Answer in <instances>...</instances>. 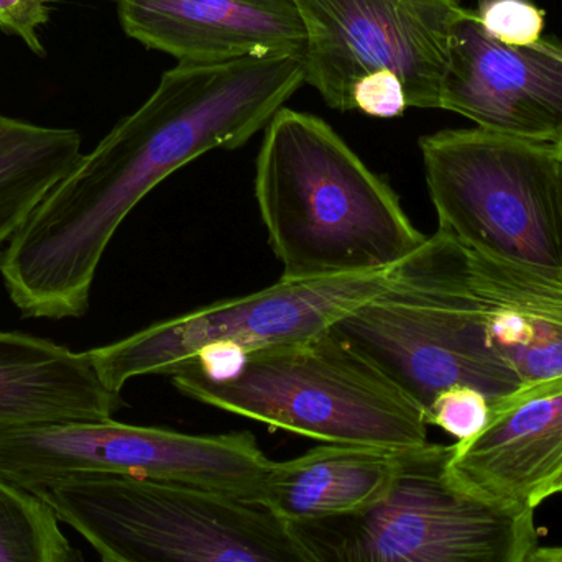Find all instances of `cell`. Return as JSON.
Segmentation results:
<instances>
[{"label": "cell", "instance_id": "6da1fadb", "mask_svg": "<svg viewBox=\"0 0 562 562\" xmlns=\"http://www.w3.org/2000/svg\"><path fill=\"white\" fill-rule=\"evenodd\" d=\"M304 85V56L178 63L53 188L0 252L26 317L88 313L102 256L131 211L184 165L246 145Z\"/></svg>", "mask_w": 562, "mask_h": 562}, {"label": "cell", "instance_id": "7a4b0ae2", "mask_svg": "<svg viewBox=\"0 0 562 562\" xmlns=\"http://www.w3.org/2000/svg\"><path fill=\"white\" fill-rule=\"evenodd\" d=\"M366 310L468 367L491 402L562 373V272L436 231Z\"/></svg>", "mask_w": 562, "mask_h": 562}, {"label": "cell", "instance_id": "3957f363", "mask_svg": "<svg viewBox=\"0 0 562 562\" xmlns=\"http://www.w3.org/2000/svg\"><path fill=\"white\" fill-rule=\"evenodd\" d=\"M256 198L281 280L389 272L428 239L327 122L293 109L266 127Z\"/></svg>", "mask_w": 562, "mask_h": 562}, {"label": "cell", "instance_id": "277c9868", "mask_svg": "<svg viewBox=\"0 0 562 562\" xmlns=\"http://www.w3.org/2000/svg\"><path fill=\"white\" fill-rule=\"evenodd\" d=\"M170 376L188 398L324 445L405 451L429 442L422 405L333 330L250 352L223 382L187 366Z\"/></svg>", "mask_w": 562, "mask_h": 562}, {"label": "cell", "instance_id": "5b68a950", "mask_svg": "<svg viewBox=\"0 0 562 562\" xmlns=\"http://www.w3.org/2000/svg\"><path fill=\"white\" fill-rule=\"evenodd\" d=\"M452 456L454 445L431 442L398 451L382 497L291 530L316 562H527L541 535L535 508L475 491Z\"/></svg>", "mask_w": 562, "mask_h": 562}, {"label": "cell", "instance_id": "8992f818", "mask_svg": "<svg viewBox=\"0 0 562 562\" xmlns=\"http://www.w3.org/2000/svg\"><path fill=\"white\" fill-rule=\"evenodd\" d=\"M29 491L102 562H316L279 515L210 488L78 475Z\"/></svg>", "mask_w": 562, "mask_h": 562}, {"label": "cell", "instance_id": "52a82bcc", "mask_svg": "<svg viewBox=\"0 0 562 562\" xmlns=\"http://www.w3.org/2000/svg\"><path fill=\"white\" fill-rule=\"evenodd\" d=\"M419 150L438 231L562 272L561 145L474 127L425 135Z\"/></svg>", "mask_w": 562, "mask_h": 562}, {"label": "cell", "instance_id": "ba28073f", "mask_svg": "<svg viewBox=\"0 0 562 562\" xmlns=\"http://www.w3.org/2000/svg\"><path fill=\"white\" fill-rule=\"evenodd\" d=\"M272 462L250 432L187 435L114 419L0 432V474L25 488L78 475H121L257 502Z\"/></svg>", "mask_w": 562, "mask_h": 562}, {"label": "cell", "instance_id": "9c48e42d", "mask_svg": "<svg viewBox=\"0 0 562 562\" xmlns=\"http://www.w3.org/2000/svg\"><path fill=\"white\" fill-rule=\"evenodd\" d=\"M306 32L304 82L353 111L360 81L392 72L408 108L441 109L461 0H293Z\"/></svg>", "mask_w": 562, "mask_h": 562}, {"label": "cell", "instance_id": "30bf717a", "mask_svg": "<svg viewBox=\"0 0 562 562\" xmlns=\"http://www.w3.org/2000/svg\"><path fill=\"white\" fill-rule=\"evenodd\" d=\"M389 272L317 281L281 280L266 290L220 301L151 324L125 339L88 350L112 392L138 376L171 375L211 347L250 353L327 333L340 317L385 288Z\"/></svg>", "mask_w": 562, "mask_h": 562}, {"label": "cell", "instance_id": "8fae6325", "mask_svg": "<svg viewBox=\"0 0 562 562\" xmlns=\"http://www.w3.org/2000/svg\"><path fill=\"white\" fill-rule=\"evenodd\" d=\"M441 109L485 131L562 145V43L505 45L468 9L452 40Z\"/></svg>", "mask_w": 562, "mask_h": 562}, {"label": "cell", "instance_id": "7c38bea8", "mask_svg": "<svg viewBox=\"0 0 562 562\" xmlns=\"http://www.w3.org/2000/svg\"><path fill=\"white\" fill-rule=\"evenodd\" d=\"M122 29L178 63L304 56L293 0H117Z\"/></svg>", "mask_w": 562, "mask_h": 562}, {"label": "cell", "instance_id": "4fadbf2b", "mask_svg": "<svg viewBox=\"0 0 562 562\" xmlns=\"http://www.w3.org/2000/svg\"><path fill=\"white\" fill-rule=\"evenodd\" d=\"M487 428L456 442L452 469L475 491L537 508L562 469V373L491 402Z\"/></svg>", "mask_w": 562, "mask_h": 562}, {"label": "cell", "instance_id": "5bb4252c", "mask_svg": "<svg viewBox=\"0 0 562 562\" xmlns=\"http://www.w3.org/2000/svg\"><path fill=\"white\" fill-rule=\"evenodd\" d=\"M122 406L121 393L104 385L88 352L0 333V432L104 422Z\"/></svg>", "mask_w": 562, "mask_h": 562}, {"label": "cell", "instance_id": "9a60e30c", "mask_svg": "<svg viewBox=\"0 0 562 562\" xmlns=\"http://www.w3.org/2000/svg\"><path fill=\"white\" fill-rule=\"evenodd\" d=\"M398 451L323 445L284 462H272L257 504L288 524L352 514L382 497Z\"/></svg>", "mask_w": 562, "mask_h": 562}, {"label": "cell", "instance_id": "2e32d148", "mask_svg": "<svg viewBox=\"0 0 562 562\" xmlns=\"http://www.w3.org/2000/svg\"><path fill=\"white\" fill-rule=\"evenodd\" d=\"M82 158L81 135L0 114V246Z\"/></svg>", "mask_w": 562, "mask_h": 562}, {"label": "cell", "instance_id": "e0dca14e", "mask_svg": "<svg viewBox=\"0 0 562 562\" xmlns=\"http://www.w3.org/2000/svg\"><path fill=\"white\" fill-rule=\"evenodd\" d=\"M58 521L42 497L0 474V562L81 560Z\"/></svg>", "mask_w": 562, "mask_h": 562}, {"label": "cell", "instance_id": "ac0fdd59", "mask_svg": "<svg viewBox=\"0 0 562 562\" xmlns=\"http://www.w3.org/2000/svg\"><path fill=\"white\" fill-rule=\"evenodd\" d=\"M425 415L428 426L441 428L458 442L469 441L491 423V400L474 386H451L432 398Z\"/></svg>", "mask_w": 562, "mask_h": 562}, {"label": "cell", "instance_id": "d6986e66", "mask_svg": "<svg viewBox=\"0 0 562 562\" xmlns=\"http://www.w3.org/2000/svg\"><path fill=\"white\" fill-rule=\"evenodd\" d=\"M477 20L491 38L512 46L543 38L544 13L531 0H479Z\"/></svg>", "mask_w": 562, "mask_h": 562}, {"label": "cell", "instance_id": "ffe728a7", "mask_svg": "<svg viewBox=\"0 0 562 562\" xmlns=\"http://www.w3.org/2000/svg\"><path fill=\"white\" fill-rule=\"evenodd\" d=\"M49 0H0V29L20 36L36 55H43L38 29L48 22Z\"/></svg>", "mask_w": 562, "mask_h": 562}, {"label": "cell", "instance_id": "44dd1931", "mask_svg": "<svg viewBox=\"0 0 562 562\" xmlns=\"http://www.w3.org/2000/svg\"><path fill=\"white\" fill-rule=\"evenodd\" d=\"M527 562H562V544L558 547H537Z\"/></svg>", "mask_w": 562, "mask_h": 562}, {"label": "cell", "instance_id": "7402d4cb", "mask_svg": "<svg viewBox=\"0 0 562 562\" xmlns=\"http://www.w3.org/2000/svg\"><path fill=\"white\" fill-rule=\"evenodd\" d=\"M560 494H562V469L558 472L557 477H554L553 481L547 485V488H544L543 494H541L540 497V504H543L547 498H551L554 497V495Z\"/></svg>", "mask_w": 562, "mask_h": 562}, {"label": "cell", "instance_id": "603a6c76", "mask_svg": "<svg viewBox=\"0 0 562 562\" xmlns=\"http://www.w3.org/2000/svg\"><path fill=\"white\" fill-rule=\"evenodd\" d=\"M561 154H562V145H561Z\"/></svg>", "mask_w": 562, "mask_h": 562}]
</instances>
